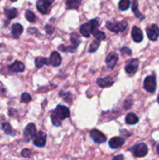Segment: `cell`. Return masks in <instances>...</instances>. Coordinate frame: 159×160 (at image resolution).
Masks as SVG:
<instances>
[{
	"instance_id": "7c38bea8",
	"label": "cell",
	"mask_w": 159,
	"mask_h": 160,
	"mask_svg": "<svg viewBox=\"0 0 159 160\" xmlns=\"http://www.w3.org/2000/svg\"><path fill=\"white\" fill-rule=\"evenodd\" d=\"M147 34L150 40L156 41L159 37V28L157 25L153 24L147 28Z\"/></svg>"
},
{
	"instance_id": "2e32d148",
	"label": "cell",
	"mask_w": 159,
	"mask_h": 160,
	"mask_svg": "<svg viewBox=\"0 0 159 160\" xmlns=\"http://www.w3.org/2000/svg\"><path fill=\"white\" fill-rule=\"evenodd\" d=\"M114 80L111 77H106L104 78H99L97 80V84L101 88H108L110 87L113 84Z\"/></svg>"
},
{
	"instance_id": "9a60e30c",
	"label": "cell",
	"mask_w": 159,
	"mask_h": 160,
	"mask_svg": "<svg viewBox=\"0 0 159 160\" xmlns=\"http://www.w3.org/2000/svg\"><path fill=\"white\" fill-rule=\"evenodd\" d=\"M131 34H132V37L134 42H137V43H140V42H142L143 38V32H142L140 28H138L137 27H133L132 28Z\"/></svg>"
},
{
	"instance_id": "4dcf8cb0",
	"label": "cell",
	"mask_w": 159,
	"mask_h": 160,
	"mask_svg": "<svg viewBox=\"0 0 159 160\" xmlns=\"http://www.w3.org/2000/svg\"><path fill=\"white\" fill-rule=\"evenodd\" d=\"M51 122H52V123L54 126H55V127L61 126V122H62V120H59V119H58L55 116L53 115L52 113H51Z\"/></svg>"
},
{
	"instance_id": "e0dca14e",
	"label": "cell",
	"mask_w": 159,
	"mask_h": 160,
	"mask_svg": "<svg viewBox=\"0 0 159 160\" xmlns=\"http://www.w3.org/2000/svg\"><path fill=\"white\" fill-rule=\"evenodd\" d=\"M62 62V58L57 52H53L50 56V63L53 67H59Z\"/></svg>"
},
{
	"instance_id": "ac0fdd59",
	"label": "cell",
	"mask_w": 159,
	"mask_h": 160,
	"mask_svg": "<svg viewBox=\"0 0 159 160\" xmlns=\"http://www.w3.org/2000/svg\"><path fill=\"white\" fill-rule=\"evenodd\" d=\"M23 26L20 23H14L12 26V35L14 38H18L23 33Z\"/></svg>"
},
{
	"instance_id": "7a4b0ae2",
	"label": "cell",
	"mask_w": 159,
	"mask_h": 160,
	"mask_svg": "<svg viewBox=\"0 0 159 160\" xmlns=\"http://www.w3.org/2000/svg\"><path fill=\"white\" fill-rule=\"evenodd\" d=\"M128 26L127 22L123 21H107L106 28L114 33L123 32Z\"/></svg>"
},
{
	"instance_id": "484cf974",
	"label": "cell",
	"mask_w": 159,
	"mask_h": 160,
	"mask_svg": "<svg viewBox=\"0 0 159 160\" xmlns=\"http://www.w3.org/2000/svg\"><path fill=\"white\" fill-rule=\"evenodd\" d=\"M92 34H94V36L95 38H96L97 40H99L100 42L105 39V34H104V32H102V31H98V28H97V29H95L94 31L92 32Z\"/></svg>"
},
{
	"instance_id": "ffe728a7",
	"label": "cell",
	"mask_w": 159,
	"mask_h": 160,
	"mask_svg": "<svg viewBox=\"0 0 159 160\" xmlns=\"http://www.w3.org/2000/svg\"><path fill=\"white\" fill-rule=\"evenodd\" d=\"M35 66L37 68H41V67H43L44 65H49L50 60H48L47 58L42 57V56H38L35 59Z\"/></svg>"
},
{
	"instance_id": "836d02e7",
	"label": "cell",
	"mask_w": 159,
	"mask_h": 160,
	"mask_svg": "<svg viewBox=\"0 0 159 160\" xmlns=\"http://www.w3.org/2000/svg\"><path fill=\"white\" fill-rule=\"evenodd\" d=\"M45 29H46V33L48 34H51L54 31V28L51 26H50V25H46L45 26Z\"/></svg>"
},
{
	"instance_id": "7402d4cb",
	"label": "cell",
	"mask_w": 159,
	"mask_h": 160,
	"mask_svg": "<svg viewBox=\"0 0 159 160\" xmlns=\"http://www.w3.org/2000/svg\"><path fill=\"white\" fill-rule=\"evenodd\" d=\"M132 10L137 18L140 19V20H143V19H144V17H143L138 10V2H137V0H133V1H132Z\"/></svg>"
},
{
	"instance_id": "3957f363",
	"label": "cell",
	"mask_w": 159,
	"mask_h": 160,
	"mask_svg": "<svg viewBox=\"0 0 159 160\" xmlns=\"http://www.w3.org/2000/svg\"><path fill=\"white\" fill-rule=\"evenodd\" d=\"M71 43L72 45L70 46H65V45H60L59 46V49L62 52H73L76 51L78 45H80V39L78 38V35L74 33V34H71Z\"/></svg>"
},
{
	"instance_id": "83f0119b",
	"label": "cell",
	"mask_w": 159,
	"mask_h": 160,
	"mask_svg": "<svg viewBox=\"0 0 159 160\" xmlns=\"http://www.w3.org/2000/svg\"><path fill=\"white\" fill-rule=\"evenodd\" d=\"M129 5H130V1L129 0H120L119 3H118V8L121 10L125 11L129 9Z\"/></svg>"
},
{
	"instance_id": "30bf717a",
	"label": "cell",
	"mask_w": 159,
	"mask_h": 160,
	"mask_svg": "<svg viewBox=\"0 0 159 160\" xmlns=\"http://www.w3.org/2000/svg\"><path fill=\"white\" fill-rule=\"evenodd\" d=\"M46 134L42 131L36 133L34 137V145L37 147H44L46 143Z\"/></svg>"
},
{
	"instance_id": "8fae6325",
	"label": "cell",
	"mask_w": 159,
	"mask_h": 160,
	"mask_svg": "<svg viewBox=\"0 0 159 160\" xmlns=\"http://www.w3.org/2000/svg\"><path fill=\"white\" fill-rule=\"evenodd\" d=\"M90 135L91 137V138L93 139V141L94 142L98 144H101L104 143L106 141V137L98 130L94 129L92 131H90Z\"/></svg>"
},
{
	"instance_id": "4316f807",
	"label": "cell",
	"mask_w": 159,
	"mask_h": 160,
	"mask_svg": "<svg viewBox=\"0 0 159 160\" xmlns=\"http://www.w3.org/2000/svg\"><path fill=\"white\" fill-rule=\"evenodd\" d=\"M25 17H26V20L29 22H31V23H34L36 20L35 14H34L31 10H29V9L25 12Z\"/></svg>"
},
{
	"instance_id": "cb8c5ba5",
	"label": "cell",
	"mask_w": 159,
	"mask_h": 160,
	"mask_svg": "<svg viewBox=\"0 0 159 160\" xmlns=\"http://www.w3.org/2000/svg\"><path fill=\"white\" fill-rule=\"evenodd\" d=\"M6 17L9 20H12V19L15 18L16 17L18 14V10H17L16 8H10V9H8L6 10Z\"/></svg>"
},
{
	"instance_id": "8992f818",
	"label": "cell",
	"mask_w": 159,
	"mask_h": 160,
	"mask_svg": "<svg viewBox=\"0 0 159 160\" xmlns=\"http://www.w3.org/2000/svg\"><path fill=\"white\" fill-rule=\"evenodd\" d=\"M54 0H37V9L41 14H47L50 10Z\"/></svg>"
},
{
	"instance_id": "ba28073f",
	"label": "cell",
	"mask_w": 159,
	"mask_h": 160,
	"mask_svg": "<svg viewBox=\"0 0 159 160\" xmlns=\"http://www.w3.org/2000/svg\"><path fill=\"white\" fill-rule=\"evenodd\" d=\"M139 60L137 59H132L127 61L125 70L129 75H133L138 70Z\"/></svg>"
},
{
	"instance_id": "74e56055",
	"label": "cell",
	"mask_w": 159,
	"mask_h": 160,
	"mask_svg": "<svg viewBox=\"0 0 159 160\" xmlns=\"http://www.w3.org/2000/svg\"><path fill=\"white\" fill-rule=\"evenodd\" d=\"M10 1H11V2H17V0H10Z\"/></svg>"
},
{
	"instance_id": "6da1fadb",
	"label": "cell",
	"mask_w": 159,
	"mask_h": 160,
	"mask_svg": "<svg viewBox=\"0 0 159 160\" xmlns=\"http://www.w3.org/2000/svg\"><path fill=\"white\" fill-rule=\"evenodd\" d=\"M99 26V22H98V19H94V20H90L87 23H84V24L81 25L80 28V31L81 34L85 38L90 37V34L94 31L95 29L98 28Z\"/></svg>"
},
{
	"instance_id": "44dd1931",
	"label": "cell",
	"mask_w": 159,
	"mask_h": 160,
	"mask_svg": "<svg viewBox=\"0 0 159 160\" xmlns=\"http://www.w3.org/2000/svg\"><path fill=\"white\" fill-rule=\"evenodd\" d=\"M139 118L137 117V116L136 114L132 113V112H129V114H127L126 117V123L130 125L136 124V123H138Z\"/></svg>"
},
{
	"instance_id": "1f68e13d",
	"label": "cell",
	"mask_w": 159,
	"mask_h": 160,
	"mask_svg": "<svg viewBox=\"0 0 159 160\" xmlns=\"http://www.w3.org/2000/svg\"><path fill=\"white\" fill-rule=\"evenodd\" d=\"M21 155L23 156V157H26V158H28L30 157V156H31V151L29 149H23V151H22L21 152Z\"/></svg>"
},
{
	"instance_id": "9c48e42d",
	"label": "cell",
	"mask_w": 159,
	"mask_h": 160,
	"mask_svg": "<svg viewBox=\"0 0 159 160\" xmlns=\"http://www.w3.org/2000/svg\"><path fill=\"white\" fill-rule=\"evenodd\" d=\"M37 131H36V127L34 126V123H29L27 126L25 128L24 131H23V138H24L25 142H28L34 138L35 136Z\"/></svg>"
},
{
	"instance_id": "e575fe53",
	"label": "cell",
	"mask_w": 159,
	"mask_h": 160,
	"mask_svg": "<svg viewBox=\"0 0 159 160\" xmlns=\"http://www.w3.org/2000/svg\"><path fill=\"white\" fill-rule=\"evenodd\" d=\"M124 159V156L123 155H118V156H115V157L112 159V160H123Z\"/></svg>"
},
{
	"instance_id": "d590c367",
	"label": "cell",
	"mask_w": 159,
	"mask_h": 160,
	"mask_svg": "<svg viewBox=\"0 0 159 160\" xmlns=\"http://www.w3.org/2000/svg\"><path fill=\"white\" fill-rule=\"evenodd\" d=\"M157 152L159 154V145H157Z\"/></svg>"
},
{
	"instance_id": "603a6c76",
	"label": "cell",
	"mask_w": 159,
	"mask_h": 160,
	"mask_svg": "<svg viewBox=\"0 0 159 160\" xmlns=\"http://www.w3.org/2000/svg\"><path fill=\"white\" fill-rule=\"evenodd\" d=\"M82 0H66V6L68 9H77Z\"/></svg>"
},
{
	"instance_id": "d6a6232c",
	"label": "cell",
	"mask_w": 159,
	"mask_h": 160,
	"mask_svg": "<svg viewBox=\"0 0 159 160\" xmlns=\"http://www.w3.org/2000/svg\"><path fill=\"white\" fill-rule=\"evenodd\" d=\"M120 52H121L122 53H124V54L126 55H129L132 53V51H131L129 48H127V47H123V48H122Z\"/></svg>"
},
{
	"instance_id": "277c9868",
	"label": "cell",
	"mask_w": 159,
	"mask_h": 160,
	"mask_svg": "<svg viewBox=\"0 0 159 160\" xmlns=\"http://www.w3.org/2000/svg\"><path fill=\"white\" fill-rule=\"evenodd\" d=\"M136 157H143L148 152L147 146L145 143H140L129 148Z\"/></svg>"
},
{
	"instance_id": "d4e9b609",
	"label": "cell",
	"mask_w": 159,
	"mask_h": 160,
	"mask_svg": "<svg viewBox=\"0 0 159 160\" xmlns=\"http://www.w3.org/2000/svg\"><path fill=\"white\" fill-rule=\"evenodd\" d=\"M2 129L4 131V132L6 134H9V135H14V131L12 130V127L10 126L9 123H3L2 124Z\"/></svg>"
},
{
	"instance_id": "f546056e",
	"label": "cell",
	"mask_w": 159,
	"mask_h": 160,
	"mask_svg": "<svg viewBox=\"0 0 159 160\" xmlns=\"http://www.w3.org/2000/svg\"><path fill=\"white\" fill-rule=\"evenodd\" d=\"M30 101H31V96L29 94L26 93V92L22 94L21 99H20V102H21L28 103Z\"/></svg>"
},
{
	"instance_id": "5b68a950",
	"label": "cell",
	"mask_w": 159,
	"mask_h": 160,
	"mask_svg": "<svg viewBox=\"0 0 159 160\" xmlns=\"http://www.w3.org/2000/svg\"><path fill=\"white\" fill-rule=\"evenodd\" d=\"M52 114L54 116H55L60 120H64L65 118H68L70 116V112L68 108L65 107V106H61V105H58L56 106L55 109L52 112Z\"/></svg>"
},
{
	"instance_id": "5bb4252c",
	"label": "cell",
	"mask_w": 159,
	"mask_h": 160,
	"mask_svg": "<svg viewBox=\"0 0 159 160\" xmlns=\"http://www.w3.org/2000/svg\"><path fill=\"white\" fill-rule=\"evenodd\" d=\"M124 143H125L124 138L120 137H115L110 139V141H109L108 142V145L111 148L115 149V148H120V147H121Z\"/></svg>"
},
{
	"instance_id": "4fadbf2b",
	"label": "cell",
	"mask_w": 159,
	"mask_h": 160,
	"mask_svg": "<svg viewBox=\"0 0 159 160\" xmlns=\"http://www.w3.org/2000/svg\"><path fill=\"white\" fill-rule=\"evenodd\" d=\"M118 59V56L116 53L115 52L109 53V54L108 55L107 58H106V60H105L106 65H107V67H108L109 69L112 70V69H114V67H115V65H116Z\"/></svg>"
},
{
	"instance_id": "8d00e7d4",
	"label": "cell",
	"mask_w": 159,
	"mask_h": 160,
	"mask_svg": "<svg viewBox=\"0 0 159 160\" xmlns=\"http://www.w3.org/2000/svg\"><path fill=\"white\" fill-rule=\"evenodd\" d=\"M157 102H158V104H159V95H158V96H157Z\"/></svg>"
},
{
	"instance_id": "d6986e66",
	"label": "cell",
	"mask_w": 159,
	"mask_h": 160,
	"mask_svg": "<svg viewBox=\"0 0 159 160\" xmlns=\"http://www.w3.org/2000/svg\"><path fill=\"white\" fill-rule=\"evenodd\" d=\"M9 69L12 72H23L25 70V67L23 63L20 61H15L9 67Z\"/></svg>"
},
{
	"instance_id": "f1b7e54d",
	"label": "cell",
	"mask_w": 159,
	"mask_h": 160,
	"mask_svg": "<svg viewBox=\"0 0 159 160\" xmlns=\"http://www.w3.org/2000/svg\"><path fill=\"white\" fill-rule=\"evenodd\" d=\"M100 45V41L99 40H95L90 44V47H89V52H94L97 51Z\"/></svg>"
},
{
	"instance_id": "52a82bcc",
	"label": "cell",
	"mask_w": 159,
	"mask_h": 160,
	"mask_svg": "<svg viewBox=\"0 0 159 160\" xmlns=\"http://www.w3.org/2000/svg\"><path fill=\"white\" fill-rule=\"evenodd\" d=\"M143 88L145 90L147 91L148 92H155L156 90V78L154 76H148L145 78L144 81H143Z\"/></svg>"
}]
</instances>
